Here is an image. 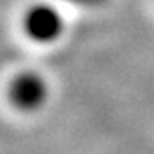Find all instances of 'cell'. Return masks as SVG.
Listing matches in <instances>:
<instances>
[{"label": "cell", "instance_id": "cell-1", "mask_svg": "<svg viewBox=\"0 0 154 154\" xmlns=\"http://www.w3.org/2000/svg\"><path fill=\"white\" fill-rule=\"evenodd\" d=\"M8 98H9V104L20 109V112H35L47 102L48 84L41 74L34 71L20 72L9 82Z\"/></svg>", "mask_w": 154, "mask_h": 154}, {"label": "cell", "instance_id": "cell-2", "mask_svg": "<svg viewBox=\"0 0 154 154\" xmlns=\"http://www.w3.org/2000/svg\"><path fill=\"white\" fill-rule=\"evenodd\" d=\"M23 28L32 41L47 45V43H54L56 39H60L65 24L58 9H54L48 4H37L24 13Z\"/></svg>", "mask_w": 154, "mask_h": 154}, {"label": "cell", "instance_id": "cell-3", "mask_svg": "<svg viewBox=\"0 0 154 154\" xmlns=\"http://www.w3.org/2000/svg\"><path fill=\"white\" fill-rule=\"evenodd\" d=\"M67 2L76 4V6H89V8H93V6H102L104 2H108V0H67Z\"/></svg>", "mask_w": 154, "mask_h": 154}]
</instances>
